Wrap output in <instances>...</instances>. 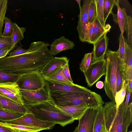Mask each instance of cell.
<instances>
[{
    "label": "cell",
    "instance_id": "cell-44",
    "mask_svg": "<svg viewBox=\"0 0 132 132\" xmlns=\"http://www.w3.org/2000/svg\"><path fill=\"white\" fill-rule=\"evenodd\" d=\"M104 83L103 82L101 81H98L96 85V87L99 89H101L103 88L104 87Z\"/></svg>",
    "mask_w": 132,
    "mask_h": 132
},
{
    "label": "cell",
    "instance_id": "cell-28",
    "mask_svg": "<svg viewBox=\"0 0 132 132\" xmlns=\"http://www.w3.org/2000/svg\"><path fill=\"white\" fill-rule=\"evenodd\" d=\"M119 47L118 50L116 51L121 62L123 63L125 53L126 46L127 43L126 39L123 35L120 34L119 38Z\"/></svg>",
    "mask_w": 132,
    "mask_h": 132
},
{
    "label": "cell",
    "instance_id": "cell-2",
    "mask_svg": "<svg viewBox=\"0 0 132 132\" xmlns=\"http://www.w3.org/2000/svg\"><path fill=\"white\" fill-rule=\"evenodd\" d=\"M106 70L104 81L105 93L112 101L115 102L116 89V74L119 58L116 51L108 50L105 54Z\"/></svg>",
    "mask_w": 132,
    "mask_h": 132
},
{
    "label": "cell",
    "instance_id": "cell-24",
    "mask_svg": "<svg viewBox=\"0 0 132 132\" xmlns=\"http://www.w3.org/2000/svg\"><path fill=\"white\" fill-rule=\"evenodd\" d=\"M128 85V81L123 79L122 88L120 90L116 92L115 96V101L117 110L119 105L124 101L126 94Z\"/></svg>",
    "mask_w": 132,
    "mask_h": 132
},
{
    "label": "cell",
    "instance_id": "cell-45",
    "mask_svg": "<svg viewBox=\"0 0 132 132\" xmlns=\"http://www.w3.org/2000/svg\"><path fill=\"white\" fill-rule=\"evenodd\" d=\"M76 1L77 2V3H78L79 5V9H80V13L81 12V9H82V7H81V5H80L81 0H76Z\"/></svg>",
    "mask_w": 132,
    "mask_h": 132
},
{
    "label": "cell",
    "instance_id": "cell-13",
    "mask_svg": "<svg viewBox=\"0 0 132 132\" xmlns=\"http://www.w3.org/2000/svg\"><path fill=\"white\" fill-rule=\"evenodd\" d=\"M0 108L7 111L22 115L29 112L27 107L21 105L8 98L0 95Z\"/></svg>",
    "mask_w": 132,
    "mask_h": 132
},
{
    "label": "cell",
    "instance_id": "cell-32",
    "mask_svg": "<svg viewBox=\"0 0 132 132\" xmlns=\"http://www.w3.org/2000/svg\"><path fill=\"white\" fill-rule=\"evenodd\" d=\"M7 0H0V36H2L5 16L7 8Z\"/></svg>",
    "mask_w": 132,
    "mask_h": 132
},
{
    "label": "cell",
    "instance_id": "cell-18",
    "mask_svg": "<svg viewBox=\"0 0 132 132\" xmlns=\"http://www.w3.org/2000/svg\"><path fill=\"white\" fill-rule=\"evenodd\" d=\"M115 5L117 9V14H115L112 12L113 20L115 23L118 24L120 28L121 34L123 35L125 31L127 22V16L126 11L124 8L121 9L119 5V1L115 0Z\"/></svg>",
    "mask_w": 132,
    "mask_h": 132
},
{
    "label": "cell",
    "instance_id": "cell-15",
    "mask_svg": "<svg viewBox=\"0 0 132 132\" xmlns=\"http://www.w3.org/2000/svg\"><path fill=\"white\" fill-rule=\"evenodd\" d=\"M69 59L66 57H54L40 72L45 78L50 75L61 67L69 64Z\"/></svg>",
    "mask_w": 132,
    "mask_h": 132
},
{
    "label": "cell",
    "instance_id": "cell-6",
    "mask_svg": "<svg viewBox=\"0 0 132 132\" xmlns=\"http://www.w3.org/2000/svg\"><path fill=\"white\" fill-rule=\"evenodd\" d=\"M106 70V61L104 57L91 62L86 71L83 73L88 86L89 87L92 86L105 75Z\"/></svg>",
    "mask_w": 132,
    "mask_h": 132
},
{
    "label": "cell",
    "instance_id": "cell-48",
    "mask_svg": "<svg viewBox=\"0 0 132 132\" xmlns=\"http://www.w3.org/2000/svg\"><path fill=\"white\" fill-rule=\"evenodd\" d=\"M101 132H108L106 130H103L101 131Z\"/></svg>",
    "mask_w": 132,
    "mask_h": 132
},
{
    "label": "cell",
    "instance_id": "cell-5",
    "mask_svg": "<svg viewBox=\"0 0 132 132\" xmlns=\"http://www.w3.org/2000/svg\"><path fill=\"white\" fill-rule=\"evenodd\" d=\"M7 123L38 128L44 130L52 129L56 123L54 122L41 120L29 112L17 118L5 121Z\"/></svg>",
    "mask_w": 132,
    "mask_h": 132
},
{
    "label": "cell",
    "instance_id": "cell-25",
    "mask_svg": "<svg viewBox=\"0 0 132 132\" xmlns=\"http://www.w3.org/2000/svg\"><path fill=\"white\" fill-rule=\"evenodd\" d=\"M0 125L11 128L14 131H22L28 132H38L44 130L43 129L38 128L9 124L1 121Z\"/></svg>",
    "mask_w": 132,
    "mask_h": 132
},
{
    "label": "cell",
    "instance_id": "cell-29",
    "mask_svg": "<svg viewBox=\"0 0 132 132\" xmlns=\"http://www.w3.org/2000/svg\"><path fill=\"white\" fill-rule=\"evenodd\" d=\"M23 115L12 112L0 108V121L13 120L21 117Z\"/></svg>",
    "mask_w": 132,
    "mask_h": 132
},
{
    "label": "cell",
    "instance_id": "cell-26",
    "mask_svg": "<svg viewBox=\"0 0 132 132\" xmlns=\"http://www.w3.org/2000/svg\"><path fill=\"white\" fill-rule=\"evenodd\" d=\"M20 75L0 69V83L7 82H16Z\"/></svg>",
    "mask_w": 132,
    "mask_h": 132
},
{
    "label": "cell",
    "instance_id": "cell-37",
    "mask_svg": "<svg viewBox=\"0 0 132 132\" xmlns=\"http://www.w3.org/2000/svg\"><path fill=\"white\" fill-rule=\"evenodd\" d=\"M11 38L0 36V48L11 47Z\"/></svg>",
    "mask_w": 132,
    "mask_h": 132
},
{
    "label": "cell",
    "instance_id": "cell-11",
    "mask_svg": "<svg viewBox=\"0 0 132 132\" xmlns=\"http://www.w3.org/2000/svg\"><path fill=\"white\" fill-rule=\"evenodd\" d=\"M90 0H84L81 12L78 15L79 19L77 29L80 40L84 42V37L89 25L88 11Z\"/></svg>",
    "mask_w": 132,
    "mask_h": 132
},
{
    "label": "cell",
    "instance_id": "cell-10",
    "mask_svg": "<svg viewBox=\"0 0 132 132\" xmlns=\"http://www.w3.org/2000/svg\"><path fill=\"white\" fill-rule=\"evenodd\" d=\"M99 107L89 108L78 120L77 132H93L94 126Z\"/></svg>",
    "mask_w": 132,
    "mask_h": 132
},
{
    "label": "cell",
    "instance_id": "cell-22",
    "mask_svg": "<svg viewBox=\"0 0 132 132\" xmlns=\"http://www.w3.org/2000/svg\"><path fill=\"white\" fill-rule=\"evenodd\" d=\"M123 67L124 77L125 78H127L128 71L132 70V47L127 43L126 46Z\"/></svg>",
    "mask_w": 132,
    "mask_h": 132
},
{
    "label": "cell",
    "instance_id": "cell-39",
    "mask_svg": "<svg viewBox=\"0 0 132 132\" xmlns=\"http://www.w3.org/2000/svg\"><path fill=\"white\" fill-rule=\"evenodd\" d=\"M62 67L65 76L70 81L73 83L70 73L69 64H67L62 66Z\"/></svg>",
    "mask_w": 132,
    "mask_h": 132
},
{
    "label": "cell",
    "instance_id": "cell-17",
    "mask_svg": "<svg viewBox=\"0 0 132 132\" xmlns=\"http://www.w3.org/2000/svg\"><path fill=\"white\" fill-rule=\"evenodd\" d=\"M103 107L106 129L109 132L118 110L115 102L112 101L105 103Z\"/></svg>",
    "mask_w": 132,
    "mask_h": 132
},
{
    "label": "cell",
    "instance_id": "cell-23",
    "mask_svg": "<svg viewBox=\"0 0 132 132\" xmlns=\"http://www.w3.org/2000/svg\"><path fill=\"white\" fill-rule=\"evenodd\" d=\"M106 130L104 116V110L103 106L98 108L94 122L93 132H101Z\"/></svg>",
    "mask_w": 132,
    "mask_h": 132
},
{
    "label": "cell",
    "instance_id": "cell-42",
    "mask_svg": "<svg viewBox=\"0 0 132 132\" xmlns=\"http://www.w3.org/2000/svg\"><path fill=\"white\" fill-rule=\"evenodd\" d=\"M4 22L5 27L13 29L14 26L13 23L11 20L7 17H5L4 18Z\"/></svg>",
    "mask_w": 132,
    "mask_h": 132
},
{
    "label": "cell",
    "instance_id": "cell-7",
    "mask_svg": "<svg viewBox=\"0 0 132 132\" xmlns=\"http://www.w3.org/2000/svg\"><path fill=\"white\" fill-rule=\"evenodd\" d=\"M22 98L25 106L32 105L47 101L51 96L45 87L36 90L20 89Z\"/></svg>",
    "mask_w": 132,
    "mask_h": 132
},
{
    "label": "cell",
    "instance_id": "cell-8",
    "mask_svg": "<svg viewBox=\"0 0 132 132\" xmlns=\"http://www.w3.org/2000/svg\"><path fill=\"white\" fill-rule=\"evenodd\" d=\"M45 87L51 95L59 94L70 92H89L91 90L84 87L74 84L69 85L52 83L45 81Z\"/></svg>",
    "mask_w": 132,
    "mask_h": 132
},
{
    "label": "cell",
    "instance_id": "cell-31",
    "mask_svg": "<svg viewBox=\"0 0 132 132\" xmlns=\"http://www.w3.org/2000/svg\"><path fill=\"white\" fill-rule=\"evenodd\" d=\"M89 25L93 23L97 17L95 0H90L88 11Z\"/></svg>",
    "mask_w": 132,
    "mask_h": 132
},
{
    "label": "cell",
    "instance_id": "cell-27",
    "mask_svg": "<svg viewBox=\"0 0 132 132\" xmlns=\"http://www.w3.org/2000/svg\"><path fill=\"white\" fill-rule=\"evenodd\" d=\"M124 73L123 64L119 58L117 64L116 74V89L117 92L122 88Z\"/></svg>",
    "mask_w": 132,
    "mask_h": 132
},
{
    "label": "cell",
    "instance_id": "cell-14",
    "mask_svg": "<svg viewBox=\"0 0 132 132\" xmlns=\"http://www.w3.org/2000/svg\"><path fill=\"white\" fill-rule=\"evenodd\" d=\"M75 44L73 42L62 36L56 39L51 45L50 52L51 55L55 56L60 52L72 49Z\"/></svg>",
    "mask_w": 132,
    "mask_h": 132
},
{
    "label": "cell",
    "instance_id": "cell-30",
    "mask_svg": "<svg viewBox=\"0 0 132 132\" xmlns=\"http://www.w3.org/2000/svg\"><path fill=\"white\" fill-rule=\"evenodd\" d=\"M104 0H95L97 13V17L99 22L104 27H105L103 16V4Z\"/></svg>",
    "mask_w": 132,
    "mask_h": 132
},
{
    "label": "cell",
    "instance_id": "cell-43",
    "mask_svg": "<svg viewBox=\"0 0 132 132\" xmlns=\"http://www.w3.org/2000/svg\"><path fill=\"white\" fill-rule=\"evenodd\" d=\"M0 132H15L13 129L0 125Z\"/></svg>",
    "mask_w": 132,
    "mask_h": 132
},
{
    "label": "cell",
    "instance_id": "cell-20",
    "mask_svg": "<svg viewBox=\"0 0 132 132\" xmlns=\"http://www.w3.org/2000/svg\"><path fill=\"white\" fill-rule=\"evenodd\" d=\"M45 81L51 83L73 85L65 75L62 67H61L48 77L45 78Z\"/></svg>",
    "mask_w": 132,
    "mask_h": 132
},
{
    "label": "cell",
    "instance_id": "cell-40",
    "mask_svg": "<svg viewBox=\"0 0 132 132\" xmlns=\"http://www.w3.org/2000/svg\"><path fill=\"white\" fill-rule=\"evenodd\" d=\"M13 32V29L5 27L2 36L5 37L11 38Z\"/></svg>",
    "mask_w": 132,
    "mask_h": 132
},
{
    "label": "cell",
    "instance_id": "cell-34",
    "mask_svg": "<svg viewBox=\"0 0 132 132\" xmlns=\"http://www.w3.org/2000/svg\"><path fill=\"white\" fill-rule=\"evenodd\" d=\"M125 31L127 33V44L132 47V18L130 16L127 15Z\"/></svg>",
    "mask_w": 132,
    "mask_h": 132
},
{
    "label": "cell",
    "instance_id": "cell-3",
    "mask_svg": "<svg viewBox=\"0 0 132 132\" xmlns=\"http://www.w3.org/2000/svg\"><path fill=\"white\" fill-rule=\"evenodd\" d=\"M132 121V103L125 105V101L119 105L109 132H127Z\"/></svg>",
    "mask_w": 132,
    "mask_h": 132
},
{
    "label": "cell",
    "instance_id": "cell-47",
    "mask_svg": "<svg viewBox=\"0 0 132 132\" xmlns=\"http://www.w3.org/2000/svg\"><path fill=\"white\" fill-rule=\"evenodd\" d=\"M15 132H28L26 131H14Z\"/></svg>",
    "mask_w": 132,
    "mask_h": 132
},
{
    "label": "cell",
    "instance_id": "cell-19",
    "mask_svg": "<svg viewBox=\"0 0 132 132\" xmlns=\"http://www.w3.org/2000/svg\"><path fill=\"white\" fill-rule=\"evenodd\" d=\"M111 28L109 24L103 27L96 17L93 22V34L89 43L94 44L105 34L109 32Z\"/></svg>",
    "mask_w": 132,
    "mask_h": 132
},
{
    "label": "cell",
    "instance_id": "cell-4",
    "mask_svg": "<svg viewBox=\"0 0 132 132\" xmlns=\"http://www.w3.org/2000/svg\"><path fill=\"white\" fill-rule=\"evenodd\" d=\"M20 89L34 90L44 88L45 80L40 71H33L20 75L16 82Z\"/></svg>",
    "mask_w": 132,
    "mask_h": 132
},
{
    "label": "cell",
    "instance_id": "cell-49",
    "mask_svg": "<svg viewBox=\"0 0 132 132\" xmlns=\"http://www.w3.org/2000/svg\"><path fill=\"white\" fill-rule=\"evenodd\" d=\"M129 132H132V131L129 130Z\"/></svg>",
    "mask_w": 132,
    "mask_h": 132
},
{
    "label": "cell",
    "instance_id": "cell-36",
    "mask_svg": "<svg viewBox=\"0 0 132 132\" xmlns=\"http://www.w3.org/2000/svg\"><path fill=\"white\" fill-rule=\"evenodd\" d=\"M23 46L20 43V45H17L16 47L9 54L10 56H12L23 54L26 52L27 49L22 48Z\"/></svg>",
    "mask_w": 132,
    "mask_h": 132
},
{
    "label": "cell",
    "instance_id": "cell-38",
    "mask_svg": "<svg viewBox=\"0 0 132 132\" xmlns=\"http://www.w3.org/2000/svg\"><path fill=\"white\" fill-rule=\"evenodd\" d=\"M93 22L89 25L87 30L84 37V42L89 43L93 32Z\"/></svg>",
    "mask_w": 132,
    "mask_h": 132
},
{
    "label": "cell",
    "instance_id": "cell-46",
    "mask_svg": "<svg viewBox=\"0 0 132 132\" xmlns=\"http://www.w3.org/2000/svg\"><path fill=\"white\" fill-rule=\"evenodd\" d=\"M78 130V126H77L75 128V130L73 132H77Z\"/></svg>",
    "mask_w": 132,
    "mask_h": 132
},
{
    "label": "cell",
    "instance_id": "cell-41",
    "mask_svg": "<svg viewBox=\"0 0 132 132\" xmlns=\"http://www.w3.org/2000/svg\"><path fill=\"white\" fill-rule=\"evenodd\" d=\"M11 51V47H6L0 48V59L8 54Z\"/></svg>",
    "mask_w": 132,
    "mask_h": 132
},
{
    "label": "cell",
    "instance_id": "cell-1",
    "mask_svg": "<svg viewBox=\"0 0 132 132\" xmlns=\"http://www.w3.org/2000/svg\"><path fill=\"white\" fill-rule=\"evenodd\" d=\"M26 106L29 111L37 118L55 122L62 127L71 123L75 121L56 106L51 97L50 99L45 101Z\"/></svg>",
    "mask_w": 132,
    "mask_h": 132
},
{
    "label": "cell",
    "instance_id": "cell-16",
    "mask_svg": "<svg viewBox=\"0 0 132 132\" xmlns=\"http://www.w3.org/2000/svg\"><path fill=\"white\" fill-rule=\"evenodd\" d=\"M56 105V104H55ZM56 106L75 121L79 120L89 108L85 105L60 106L56 105Z\"/></svg>",
    "mask_w": 132,
    "mask_h": 132
},
{
    "label": "cell",
    "instance_id": "cell-12",
    "mask_svg": "<svg viewBox=\"0 0 132 132\" xmlns=\"http://www.w3.org/2000/svg\"><path fill=\"white\" fill-rule=\"evenodd\" d=\"M105 34L94 45L91 62H93L104 57L108 48L109 39Z\"/></svg>",
    "mask_w": 132,
    "mask_h": 132
},
{
    "label": "cell",
    "instance_id": "cell-9",
    "mask_svg": "<svg viewBox=\"0 0 132 132\" xmlns=\"http://www.w3.org/2000/svg\"><path fill=\"white\" fill-rule=\"evenodd\" d=\"M0 95L21 105H24L19 87L16 82L0 83Z\"/></svg>",
    "mask_w": 132,
    "mask_h": 132
},
{
    "label": "cell",
    "instance_id": "cell-21",
    "mask_svg": "<svg viewBox=\"0 0 132 132\" xmlns=\"http://www.w3.org/2000/svg\"><path fill=\"white\" fill-rule=\"evenodd\" d=\"M26 31V28L20 27L15 22L13 28V32L11 37V51L16 47L17 44L24 38V34Z\"/></svg>",
    "mask_w": 132,
    "mask_h": 132
},
{
    "label": "cell",
    "instance_id": "cell-33",
    "mask_svg": "<svg viewBox=\"0 0 132 132\" xmlns=\"http://www.w3.org/2000/svg\"><path fill=\"white\" fill-rule=\"evenodd\" d=\"M115 5V0H104L103 16L105 23L109 14L112 12V9Z\"/></svg>",
    "mask_w": 132,
    "mask_h": 132
},
{
    "label": "cell",
    "instance_id": "cell-35",
    "mask_svg": "<svg viewBox=\"0 0 132 132\" xmlns=\"http://www.w3.org/2000/svg\"><path fill=\"white\" fill-rule=\"evenodd\" d=\"M92 53H89L84 55L80 65L79 68L83 73L85 72L89 65L92 61Z\"/></svg>",
    "mask_w": 132,
    "mask_h": 132
}]
</instances>
